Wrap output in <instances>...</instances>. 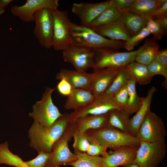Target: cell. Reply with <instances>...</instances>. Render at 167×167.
<instances>
[{
  "mask_svg": "<svg viewBox=\"0 0 167 167\" xmlns=\"http://www.w3.org/2000/svg\"><path fill=\"white\" fill-rule=\"evenodd\" d=\"M142 46L138 49L127 52H119L110 49L93 50L95 54L93 69L105 67L118 68L126 66L135 61L137 55Z\"/></svg>",
  "mask_w": 167,
  "mask_h": 167,
  "instance_id": "cell-7",
  "label": "cell"
},
{
  "mask_svg": "<svg viewBox=\"0 0 167 167\" xmlns=\"http://www.w3.org/2000/svg\"><path fill=\"white\" fill-rule=\"evenodd\" d=\"M158 61L164 66L167 68V49H164L158 51L155 59Z\"/></svg>",
  "mask_w": 167,
  "mask_h": 167,
  "instance_id": "cell-41",
  "label": "cell"
},
{
  "mask_svg": "<svg viewBox=\"0 0 167 167\" xmlns=\"http://www.w3.org/2000/svg\"><path fill=\"white\" fill-rule=\"evenodd\" d=\"M111 5V0L97 3H74L71 10L79 18L80 25L88 27L95 18Z\"/></svg>",
  "mask_w": 167,
  "mask_h": 167,
  "instance_id": "cell-14",
  "label": "cell"
},
{
  "mask_svg": "<svg viewBox=\"0 0 167 167\" xmlns=\"http://www.w3.org/2000/svg\"><path fill=\"white\" fill-rule=\"evenodd\" d=\"M146 27L153 35V38L156 41L161 40L165 34V32L153 18L148 20Z\"/></svg>",
  "mask_w": 167,
  "mask_h": 167,
  "instance_id": "cell-36",
  "label": "cell"
},
{
  "mask_svg": "<svg viewBox=\"0 0 167 167\" xmlns=\"http://www.w3.org/2000/svg\"><path fill=\"white\" fill-rule=\"evenodd\" d=\"M121 13L111 4L95 18L87 27L93 28L104 25L120 19Z\"/></svg>",
  "mask_w": 167,
  "mask_h": 167,
  "instance_id": "cell-30",
  "label": "cell"
},
{
  "mask_svg": "<svg viewBox=\"0 0 167 167\" xmlns=\"http://www.w3.org/2000/svg\"><path fill=\"white\" fill-rule=\"evenodd\" d=\"M35 26L34 34L41 46L45 49L52 47L53 19L50 10L42 8L34 14Z\"/></svg>",
  "mask_w": 167,
  "mask_h": 167,
  "instance_id": "cell-10",
  "label": "cell"
},
{
  "mask_svg": "<svg viewBox=\"0 0 167 167\" xmlns=\"http://www.w3.org/2000/svg\"><path fill=\"white\" fill-rule=\"evenodd\" d=\"M106 146L96 142L90 143L89 147L86 152L88 155L94 156H102L104 157L108 154Z\"/></svg>",
  "mask_w": 167,
  "mask_h": 167,
  "instance_id": "cell-38",
  "label": "cell"
},
{
  "mask_svg": "<svg viewBox=\"0 0 167 167\" xmlns=\"http://www.w3.org/2000/svg\"><path fill=\"white\" fill-rule=\"evenodd\" d=\"M115 109H120L115 103L113 97L102 95L95 96L94 99L90 103L70 114L69 121L73 122L78 118L87 115L105 114Z\"/></svg>",
  "mask_w": 167,
  "mask_h": 167,
  "instance_id": "cell-12",
  "label": "cell"
},
{
  "mask_svg": "<svg viewBox=\"0 0 167 167\" xmlns=\"http://www.w3.org/2000/svg\"><path fill=\"white\" fill-rule=\"evenodd\" d=\"M156 90V88L154 86L148 90L147 96L143 98L141 107L135 114L130 118L128 133L132 136L136 137L140 126L146 114L150 109L153 94Z\"/></svg>",
  "mask_w": 167,
  "mask_h": 167,
  "instance_id": "cell-19",
  "label": "cell"
},
{
  "mask_svg": "<svg viewBox=\"0 0 167 167\" xmlns=\"http://www.w3.org/2000/svg\"><path fill=\"white\" fill-rule=\"evenodd\" d=\"M55 89L46 88L41 100L36 102L33 105L32 111L29 113V116L32 118L34 121L45 127L51 126L63 114L59 112L52 101V95Z\"/></svg>",
  "mask_w": 167,
  "mask_h": 167,
  "instance_id": "cell-5",
  "label": "cell"
},
{
  "mask_svg": "<svg viewBox=\"0 0 167 167\" xmlns=\"http://www.w3.org/2000/svg\"><path fill=\"white\" fill-rule=\"evenodd\" d=\"M154 20L165 32L167 29V16L155 18Z\"/></svg>",
  "mask_w": 167,
  "mask_h": 167,
  "instance_id": "cell-43",
  "label": "cell"
},
{
  "mask_svg": "<svg viewBox=\"0 0 167 167\" xmlns=\"http://www.w3.org/2000/svg\"><path fill=\"white\" fill-rule=\"evenodd\" d=\"M126 67L131 77L139 84L146 85L152 80L153 76L149 72L147 66L135 61Z\"/></svg>",
  "mask_w": 167,
  "mask_h": 167,
  "instance_id": "cell-26",
  "label": "cell"
},
{
  "mask_svg": "<svg viewBox=\"0 0 167 167\" xmlns=\"http://www.w3.org/2000/svg\"><path fill=\"white\" fill-rule=\"evenodd\" d=\"M56 78L58 80L65 79L72 89L80 88L91 92V74L86 71L62 69L57 74Z\"/></svg>",
  "mask_w": 167,
  "mask_h": 167,
  "instance_id": "cell-17",
  "label": "cell"
},
{
  "mask_svg": "<svg viewBox=\"0 0 167 167\" xmlns=\"http://www.w3.org/2000/svg\"><path fill=\"white\" fill-rule=\"evenodd\" d=\"M123 167H139V166L135 163L133 162L125 165Z\"/></svg>",
  "mask_w": 167,
  "mask_h": 167,
  "instance_id": "cell-45",
  "label": "cell"
},
{
  "mask_svg": "<svg viewBox=\"0 0 167 167\" xmlns=\"http://www.w3.org/2000/svg\"><path fill=\"white\" fill-rule=\"evenodd\" d=\"M160 8L163 6L167 2V0H158Z\"/></svg>",
  "mask_w": 167,
  "mask_h": 167,
  "instance_id": "cell-46",
  "label": "cell"
},
{
  "mask_svg": "<svg viewBox=\"0 0 167 167\" xmlns=\"http://www.w3.org/2000/svg\"><path fill=\"white\" fill-rule=\"evenodd\" d=\"M58 83L57 88L61 95L68 96L72 90V87L69 83L64 79H61Z\"/></svg>",
  "mask_w": 167,
  "mask_h": 167,
  "instance_id": "cell-40",
  "label": "cell"
},
{
  "mask_svg": "<svg viewBox=\"0 0 167 167\" xmlns=\"http://www.w3.org/2000/svg\"><path fill=\"white\" fill-rule=\"evenodd\" d=\"M120 19L132 36L145 27L149 20L129 10L121 13Z\"/></svg>",
  "mask_w": 167,
  "mask_h": 167,
  "instance_id": "cell-22",
  "label": "cell"
},
{
  "mask_svg": "<svg viewBox=\"0 0 167 167\" xmlns=\"http://www.w3.org/2000/svg\"><path fill=\"white\" fill-rule=\"evenodd\" d=\"M77 159L67 165L73 167H103L104 159L100 156H92L86 152L74 150Z\"/></svg>",
  "mask_w": 167,
  "mask_h": 167,
  "instance_id": "cell-27",
  "label": "cell"
},
{
  "mask_svg": "<svg viewBox=\"0 0 167 167\" xmlns=\"http://www.w3.org/2000/svg\"><path fill=\"white\" fill-rule=\"evenodd\" d=\"M76 132L74 122H69L61 136L53 144L50 156L45 167H59L75 161L76 155L71 152L68 143Z\"/></svg>",
  "mask_w": 167,
  "mask_h": 167,
  "instance_id": "cell-4",
  "label": "cell"
},
{
  "mask_svg": "<svg viewBox=\"0 0 167 167\" xmlns=\"http://www.w3.org/2000/svg\"><path fill=\"white\" fill-rule=\"evenodd\" d=\"M73 137L74 138V142L72 146L74 150L86 152L90 143L86 133L75 132Z\"/></svg>",
  "mask_w": 167,
  "mask_h": 167,
  "instance_id": "cell-33",
  "label": "cell"
},
{
  "mask_svg": "<svg viewBox=\"0 0 167 167\" xmlns=\"http://www.w3.org/2000/svg\"><path fill=\"white\" fill-rule=\"evenodd\" d=\"M118 68L105 67L93 69L91 74V92L95 96L102 95L112 83Z\"/></svg>",
  "mask_w": 167,
  "mask_h": 167,
  "instance_id": "cell-16",
  "label": "cell"
},
{
  "mask_svg": "<svg viewBox=\"0 0 167 167\" xmlns=\"http://www.w3.org/2000/svg\"><path fill=\"white\" fill-rule=\"evenodd\" d=\"M150 34L146 27H145L138 33L125 41L123 48L129 52L131 51L142 40Z\"/></svg>",
  "mask_w": 167,
  "mask_h": 167,
  "instance_id": "cell-32",
  "label": "cell"
},
{
  "mask_svg": "<svg viewBox=\"0 0 167 167\" xmlns=\"http://www.w3.org/2000/svg\"><path fill=\"white\" fill-rule=\"evenodd\" d=\"M167 16V2L161 7L157 9L154 13L152 18Z\"/></svg>",
  "mask_w": 167,
  "mask_h": 167,
  "instance_id": "cell-42",
  "label": "cell"
},
{
  "mask_svg": "<svg viewBox=\"0 0 167 167\" xmlns=\"http://www.w3.org/2000/svg\"><path fill=\"white\" fill-rule=\"evenodd\" d=\"M5 11L4 9L2 7L1 3L0 0V16L2 15Z\"/></svg>",
  "mask_w": 167,
  "mask_h": 167,
  "instance_id": "cell-47",
  "label": "cell"
},
{
  "mask_svg": "<svg viewBox=\"0 0 167 167\" xmlns=\"http://www.w3.org/2000/svg\"><path fill=\"white\" fill-rule=\"evenodd\" d=\"M72 44L77 46L95 50L110 49L118 50L123 48L125 41L107 39L92 28L71 23Z\"/></svg>",
  "mask_w": 167,
  "mask_h": 167,
  "instance_id": "cell-2",
  "label": "cell"
},
{
  "mask_svg": "<svg viewBox=\"0 0 167 167\" xmlns=\"http://www.w3.org/2000/svg\"><path fill=\"white\" fill-rule=\"evenodd\" d=\"M150 74L153 76L157 75L163 76L167 80V68L156 59H154L147 66Z\"/></svg>",
  "mask_w": 167,
  "mask_h": 167,
  "instance_id": "cell-37",
  "label": "cell"
},
{
  "mask_svg": "<svg viewBox=\"0 0 167 167\" xmlns=\"http://www.w3.org/2000/svg\"><path fill=\"white\" fill-rule=\"evenodd\" d=\"M58 0H27L22 6L14 5L11 8L12 14L25 22L34 21L33 15L37 11L47 8L50 10L57 9Z\"/></svg>",
  "mask_w": 167,
  "mask_h": 167,
  "instance_id": "cell-13",
  "label": "cell"
},
{
  "mask_svg": "<svg viewBox=\"0 0 167 167\" xmlns=\"http://www.w3.org/2000/svg\"><path fill=\"white\" fill-rule=\"evenodd\" d=\"M113 99L115 103L120 109L125 110L128 100L127 85L115 94Z\"/></svg>",
  "mask_w": 167,
  "mask_h": 167,
  "instance_id": "cell-35",
  "label": "cell"
},
{
  "mask_svg": "<svg viewBox=\"0 0 167 167\" xmlns=\"http://www.w3.org/2000/svg\"><path fill=\"white\" fill-rule=\"evenodd\" d=\"M159 50L156 41L153 38L148 39L138 53L135 61L147 66L155 59Z\"/></svg>",
  "mask_w": 167,
  "mask_h": 167,
  "instance_id": "cell-23",
  "label": "cell"
},
{
  "mask_svg": "<svg viewBox=\"0 0 167 167\" xmlns=\"http://www.w3.org/2000/svg\"><path fill=\"white\" fill-rule=\"evenodd\" d=\"M37 156L34 159L25 161L26 167H45L51 155V152L42 151L38 152Z\"/></svg>",
  "mask_w": 167,
  "mask_h": 167,
  "instance_id": "cell-34",
  "label": "cell"
},
{
  "mask_svg": "<svg viewBox=\"0 0 167 167\" xmlns=\"http://www.w3.org/2000/svg\"><path fill=\"white\" fill-rule=\"evenodd\" d=\"M95 98L94 95L89 91L80 88L73 89L67 96L64 107L66 109L74 110L89 104Z\"/></svg>",
  "mask_w": 167,
  "mask_h": 167,
  "instance_id": "cell-21",
  "label": "cell"
},
{
  "mask_svg": "<svg viewBox=\"0 0 167 167\" xmlns=\"http://www.w3.org/2000/svg\"><path fill=\"white\" fill-rule=\"evenodd\" d=\"M130 115L124 110L113 109L108 113V125L124 132L129 133Z\"/></svg>",
  "mask_w": 167,
  "mask_h": 167,
  "instance_id": "cell-24",
  "label": "cell"
},
{
  "mask_svg": "<svg viewBox=\"0 0 167 167\" xmlns=\"http://www.w3.org/2000/svg\"><path fill=\"white\" fill-rule=\"evenodd\" d=\"M69 114H63L48 127L34 121L28 131L29 146L38 152H51L53 144L63 134L69 122Z\"/></svg>",
  "mask_w": 167,
  "mask_h": 167,
  "instance_id": "cell-1",
  "label": "cell"
},
{
  "mask_svg": "<svg viewBox=\"0 0 167 167\" xmlns=\"http://www.w3.org/2000/svg\"><path fill=\"white\" fill-rule=\"evenodd\" d=\"M90 143L96 142L113 150L122 147L139 144L140 141L128 133L108 126L85 132Z\"/></svg>",
  "mask_w": 167,
  "mask_h": 167,
  "instance_id": "cell-3",
  "label": "cell"
},
{
  "mask_svg": "<svg viewBox=\"0 0 167 167\" xmlns=\"http://www.w3.org/2000/svg\"><path fill=\"white\" fill-rule=\"evenodd\" d=\"M95 54L92 50L69 44L63 50L64 61L71 64L75 70L85 71L94 64Z\"/></svg>",
  "mask_w": 167,
  "mask_h": 167,
  "instance_id": "cell-11",
  "label": "cell"
},
{
  "mask_svg": "<svg viewBox=\"0 0 167 167\" xmlns=\"http://www.w3.org/2000/svg\"><path fill=\"white\" fill-rule=\"evenodd\" d=\"M136 83L135 79L131 77L127 84L128 100L125 110L130 114L139 110L142 104L144 98L140 97L138 95L136 89Z\"/></svg>",
  "mask_w": 167,
  "mask_h": 167,
  "instance_id": "cell-29",
  "label": "cell"
},
{
  "mask_svg": "<svg viewBox=\"0 0 167 167\" xmlns=\"http://www.w3.org/2000/svg\"><path fill=\"white\" fill-rule=\"evenodd\" d=\"M159 8L158 0H135L129 10L149 19Z\"/></svg>",
  "mask_w": 167,
  "mask_h": 167,
  "instance_id": "cell-25",
  "label": "cell"
},
{
  "mask_svg": "<svg viewBox=\"0 0 167 167\" xmlns=\"http://www.w3.org/2000/svg\"><path fill=\"white\" fill-rule=\"evenodd\" d=\"M139 144L125 146L108 152L103 157V167L123 166L134 162Z\"/></svg>",
  "mask_w": 167,
  "mask_h": 167,
  "instance_id": "cell-15",
  "label": "cell"
},
{
  "mask_svg": "<svg viewBox=\"0 0 167 167\" xmlns=\"http://www.w3.org/2000/svg\"><path fill=\"white\" fill-rule=\"evenodd\" d=\"M166 134L163 120L150 109L140 126L136 138L140 141L155 142L164 139Z\"/></svg>",
  "mask_w": 167,
  "mask_h": 167,
  "instance_id": "cell-9",
  "label": "cell"
},
{
  "mask_svg": "<svg viewBox=\"0 0 167 167\" xmlns=\"http://www.w3.org/2000/svg\"><path fill=\"white\" fill-rule=\"evenodd\" d=\"M92 28L101 35L112 40L126 41L132 37L120 19L108 24Z\"/></svg>",
  "mask_w": 167,
  "mask_h": 167,
  "instance_id": "cell-18",
  "label": "cell"
},
{
  "mask_svg": "<svg viewBox=\"0 0 167 167\" xmlns=\"http://www.w3.org/2000/svg\"><path fill=\"white\" fill-rule=\"evenodd\" d=\"M166 152L165 139L155 142L140 141L134 162L139 167H157Z\"/></svg>",
  "mask_w": 167,
  "mask_h": 167,
  "instance_id": "cell-6",
  "label": "cell"
},
{
  "mask_svg": "<svg viewBox=\"0 0 167 167\" xmlns=\"http://www.w3.org/2000/svg\"><path fill=\"white\" fill-rule=\"evenodd\" d=\"M108 113L100 115H88L80 117L75 122L76 132L85 133L89 130H99L108 125Z\"/></svg>",
  "mask_w": 167,
  "mask_h": 167,
  "instance_id": "cell-20",
  "label": "cell"
},
{
  "mask_svg": "<svg viewBox=\"0 0 167 167\" xmlns=\"http://www.w3.org/2000/svg\"><path fill=\"white\" fill-rule=\"evenodd\" d=\"M135 0H111V4L121 13L129 10Z\"/></svg>",
  "mask_w": 167,
  "mask_h": 167,
  "instance_id": "cell-39",
  "label": "cell"
},
{
  "mask_svg": "<svg viewBox=\"0 0 167 167\" xmlns=\"http://www.w3.org/2000/svg\"><path fill=\"white\" fill-rule=\"evenodd\" d=\"M54 22L52 47L56 50H63L72 42L71 25L66 11L50 10Z\"/></svg>",
  "mask_w": 167,
  "mask_h": 167,
  "instance_id": "cell-8",
  "label": "cell"
},
{
  "mask_svg": "<svg viewBox=\"0 0 167 167\" xmlns=\"http://www.w3.org/2000/svg\"><path fill=\"white\" fill-rule=\"evenodd\" d=\"M2 164L15 167H26L25 161L10 150L7 141L0 143V164Z\"/></svg>",
  "mask_w": 167,
  "mask_h": 167,
  "instance_id": "cell-31",
  "label": "cell"
},
{
  "mask_svg": "<svg viewBox=\"0 0 167 167\" xmlns=\"http://www.w3.org/2000/svg\"><path fill=\"white\" fill-rule=\"evenodd\" d=\"M126 66L118 68V73L110 86L102 95L113 97L115 94L127 85L131 78Z\"/></svg>",
  "mask_w": 167,
  "mask_h": 167,
  "instance_id": "cell-28",
  "label": "cell"
},
{
  "mask_svg": "<svg viewBox=\"0 0 167 167\" xmlns=\"http://www.w3.org/2000/svg\"><path fill=\"white\" fill-rule=\"evenodd\" d=\"M0 1L1 5L3 8L13 1V0H0Z\"/></svg>",
  "mask_w": 167,
  "mask_h": 167,
  "instance_id": "cell-44",
  "label": "cell"
}]
</instances>
